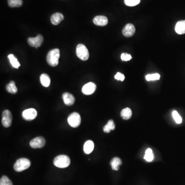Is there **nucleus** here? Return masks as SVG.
I'll list each match as a JSON object with an SVG mask.
<instances>
[{
  "mask_svg": "<svg viewBox=\"0 0 185 185\" xmlns=\"http://www.w3.org/2000/svg\"><path fill=\"white\" fill-rule=\"evenodd\" d=\"M60 56V51L58 48L49 51L46 57V60L49 65L53 67L56 66L58 64Z\"/></svg>",
  "mask_w": 185,
  "mask_h": 185,
  "instance_id": "f257e3e1",
  "label": "nucleus"
},
{
  "mask_svg": "<svg viewBox=\"0 0 185 185\" xmlns=\"http://www.w3.org/2000/svg\"><path fill=\"white\" fill-rule=\"evenodd\" d=\"M70 164V158L65 155H60L54 158V165L59 168H66L69 167Z\"/></svg>",
  "mask_w": 185,
  "mask_h": 185,
  "instance_id": "f03ea898",
  "label": "nucleus"
},
{
  "mask_svg": "<svg viewBox=\"0 0 185 185\" xmlns=\"http://www.w3.org/2000/svg\"><path fill=\"white\" fill-rule=\"evenodd\" d=\"M31 162L29 159L22 158L18 159L14 166L15 171L22 172L27 169L31 166Z\"/></svg>",
  "mask_w": 185,
  "mask_h": 185,
  "instance_id": "7ed1b4c3",
  "label": "nucleus"
},
{
  "mask_svg": "<svg viewBox=\"0 0 185 185\" xmlns=\"http://www.w3.org/2000/svg\"><path fill=\"white\" fill-rule=\"evenodd\" d=\"M76 55L77 57L83 61L87 60L89 58V53L87 48L84 45L79 44L77 46Z\"/></svg>",
  "mask_w": 185,
  "mask_h": 185,
  "instance_id": "20e7f679",
  "label": "nucleus"
},
{
  "mask_svg": "<svg viewBox=\"0 0 185 185\" xmlns=\"http://www.w3.org/2000/svg\"><path fill=\"white\" fill-rule=\"evenodd\" d=\"M67 121L71 127L73 128H77L81 124L80 115L77 112H74L69 115L67 118Z\"/></svg>",
  "mask_w": 185,
  "mask_h": 185,
  "instance_id": "39448f33",
  "label": "nucleus"
},
{
  "mask_svg": "<svg viewBox=\"0 0 185 185\" xmlns=\"http://www.w3.org/2000/svg\"><path fill=\"white\" fill-rule=\"evenodd\" d=\"M12 115L9 111L5 110L3 111L2 123L4 127L5 128L11 127L12 123Z\"/></svg>",
  "mask_w": 185,
  "mask_h": 185,
  "instance_id": "423d86ee",
  "label": "nucleus"
},
{
  "mask_svg": "<svg viewBox=\"0 0 185 185\" xmlns=\"http://www.w3.org/2000/svg\"><path fill=\"white\" fill-rule=\"evenodd\" d=\"M28 43L30 46L34 48H38L41 45L43 42V38L42 36L38 35L35 38L30 37L28 39Z\"/></svg>",
  "mask_w": 185,
  "mask_h": 185,
  "instance_id": "0eeeda50",
  "label": "nucleus"
},
{
  "mask_svg": "<svg viewBox=\"0 0 185 185\" xmlns=\"http://www.w3.org/2000/svg\"><path fill=\"white\" fill-rule=\"evenodd\" d=\"M37 112L35 109H26L22 113L23 118L27 121L34 120L37 117Z\"/></svg>",
  "mask_w": 185,
  "mask_h": 185,
  "instance_id": "6e6552de",
  "label": "nucleus"
},
{
  "mask_svg": "<svg viewBox=\"0 0 185 185\" xmlns=\"http://www.w3.org/2000/svg\"><path fill=\"white\" fill-rule=\"evenodd\" d=\"M45 145V140L42 137H37L30 141V145L32 148H42Z\"/></svg>",
  "mask_w": 185,
  "mask_h": 185,
  "instance_id": "1a4fd4ad",
  "label": "nucleus"
},
{
  "mask_svg": "<svg viewBox=\"0 0 185 185\" xmlns=\"http://www.w3.org/2000/svg\"><path fill=\"white\" fill-rule=\"evenodd\" d=\"M96 89V86L93 82L87 83L83 86L82 92L84 95H91L95 92Z\"/></svg>",
  "mask_w": 185,
  "mask_h": 185,
  "instance_id": "9d476101",
  "label": "nucleus"
},
{
  "mask_svg": "<svg viewBox=\"0 0 185 185\" xmlns=\"http://www.w3.org/2000/svg\"><path fill=\"white\" fill-rule=\"evenodd\" d=\"M135 32V27L132 24H127L123 30V34L125 37H132Z\"/></svg>",
  "mask_w": 185,
  "mask_h": 185,
  "instance_id": "9b49d317",
  "label": "nucleus"
},
{
  "mask_svg": "<svg viewBox=\"0 0 185 185\" xmlns=\"http://www.w3.org/2000/svg\"><path fill=\"white\" fill-rule=\"evenodd\" d=\"M93 22L97 26H104L107 25L108 20L106 16L98 15L94 18Z\"/></svg>",
  "mask_w": 185,
  "mask_h": 185,
  "instance_id": "f8f14e48",
  "label": "nucleus"
},
{
  "mask_svg": "<svg viewBox=\"0 0 185 185\" xmlns=\"http://www.w3.org/2000/svg\"><path fill=\"white\" fill-rule=\"evenodd\" d=\"M63 100L66 106H72L75 103V99L73 95L69 93H64L62 95Z\"/></svg>",
  "mask_w": 185,
  "mask_h": 185,
  "instance_id": "ddd939ff",
  "label": "nucleus"
},
{
  "mask_svg": "<svg viewBox=\"0 0 185 185\" xmlns=\"http://www.w3.org/2000/svg\"><path fill=\"white\" fill-rule=\"evenodd\" d=\"M64 19V16L62 14L57 12L53 14L51 17V23L54 25H57Z\"/></svg>",
  "mask_w": 185,
  "mask_h": 185,
  "instance_id": "4468645a",
  "label": "nucleus"
},
{
  "mask_svg": "<svg viewBox=\"0 0 185 185\" xmlns=\"http://www.w3.org/2000/svg\"><path fill=\"white\" fill-rule=\"evenodd\" d=\"M175 31L179 35L185 34V20H182L176 23L175 27Z\"/></svg>",
  "mask_w": 185,
  "mask_h": 185,
  "instance_id": "2eb2a0df",
  "label": "nucleus"
},
{
  "mask_svg": "<svg viewBox=\"0 0 185 185\" xmlns=\"http://www.w3.org/2000/svg\"><path fill=\"white\" fill-rule=\"evenodd\" d=\"M94 148V144L92 141H86L83 146V151L86 154H89L92 153Z\"/></svg>",
  "mask_w": 185,
  "mask_h": 185,
  "instance_id": "dca6fc26",
  "label": "nucleus"
},
{
  "mask_svg": "<svg viewBox=\"0 0 185 185\" xmlns=\"http://www.w3.org/2000/svg\"><path fill=\"white\" fill-rule=\"evenodd\" d=\"M110 165L113 170L118 171L120 169V166L122 165V161L120 158L116 157L113 158L111 161Z\"/></svg>",
  "mask_w": 185,
  "mask_h": 185,
  "instance_id": "f3484780",
  "label": "nucleus"
},
{
  "mask_svg": "<svg viewBox=\"0 0 185 185\" xmlns=\"http://www.w3.org/2000/svg\"><path fill=\"white\" fill-rule=\"evenodd\" d=\"M40 82L44 87H48L51 83V79L49 76L46 74H42L40 76Z\"/></svg>",
  "mask_w": 185,
  "mask_h": 185,
  "instance_id": "a211bd4d",
  "label": "nucleus"
},
{
  "mask_svg": "<svg viewBox=\"0 0 185 185\" xmlns=\"http://www.w3.org/2000/svg\"><path fill=\"white\" fill-rule=\"evenodd\" d=\"M6 89L8 93L13 94L17 93L18 92V89L15 86V82L14 81H11L9 84L6 85Z\"/></svg>",
  "mask_w": 185,
  "mask_h": 185,
  "instance_id": "6ab92c4d",
  "label": "nucleus"
},
{
  "mask_svg": "<svg viewBox=\"0 0 185 185\" xmlns=\"http://www.w3.org/2000/svg\"><path fill=\"white\" fill-rule=\"evenodd\" d=\"M132 115V112L130 108L127 107L123 109L120 113V115L124 120H128L131 118Z\"/></svg>",
  "mask_w": 185,
  "mask_h": 185,
  "instance_id": "aec40b11",
  "label": "nucleus"
},
{
  "mask_svg": "<svg viewBox=\"0 0 185 185\" xmlns=\"http://www.w3.org/2000/svg\"><path fill=\"white\" fill-rule=\"evenodd\" d=\"M115 128V124L113 120H110L107 122V124L103 127V131L105 133H109L112 130H114Z\"/></svg>",
  "mask_w": 185,
  "mask_h": 185,
  "instance_id": "412c9836",
  "label": "nucleus"
},
{
  "mask_svg": "<svg viewBox=\"0 0 185 185\" xmlns=\"http://www.w3.org/2000/svg\"><path fill=\"white\" fill-rule=\"evenodd\" d=\"M8 58L9 59V61L13 67L15 69H18L19 67H20V63L19 62L18 59L12 54L9 55Z\"/></svg>",
  "mask_w": 185,
  "mask_h": 185,
  "instance_id": "4be33fe9",
  "label": "nucleus"
},
{
  "mask_svg": "<svg viewBox=\"0 0 185 185\" xmlns=\"http://www.w3.org/2000/svg\"><path fill=\"white\" fill-rule=\"evenodd\" d=\"M144 159L148 162H151L153 161L154 159V155H153L152 150L151 149L148 148L145 151Z\"/></svg>",
  "mask_w": 185,
  "mask_h": 185,
  "instance_id": "5701e85b",
  "label": "nucleus"
},
{
  "mask_svg": "<svg viewBox=\"0 0 185 185\" xmlns=\"http://www.w3.org/2000/svg\"><path fill=\"white\" fill-rule=\"evenodd\" d=\"M8 3L11 7H19L23 4L22 0H8Z\"/></svg>",
  "mask_w": 185,
  "mask_h": 185,
  "instance_id": "b1692460",
  "label": "nucleus"
},
{
  "mask_svg": "<svg viewBox=\"0 0 185 185\" xmlns=\"http://www.w3.org/2000/svg\"><path fill=\"white\" fill-rule=\"evenodd\" d=\"M160 77H161L160 75L158 73L149 74L145 76V79L148 81L158 80H159Z\"/></svg>",
  "mask_w": 185,
  "mask_h": 185,
  "instance_id": "393cba45",
  "label": "nucleus"
},
{
  "mask_svg": "<svg viewBox=\"0 0 185 185\" xmlns=\"http://www.w3.org/2000/svg\"><path fill=\"white\" fill-rule=\"evenodd\" d=\"M0 185H13L7 176H3L0 179Z\"/></svg>",
  "mask_w": 185,
  "mask_h": 185,
  "instance_id": "a878e982",
  "label": "nucleus"
},
{
  "mask_svg": "<svg viewBox=\"0 0 185 185\" xmlns=\"http://www.w3.org/2000/svg\"><path fill=\"white\" fill-rule=\"evenodd\" d=\"M172 116H173V119L178 124H180L182 122V118L181 116L178 113V112L176 111H174L172 112Z\"/></svg>",
  "mask_w": 185,
  "mask_h": 185,
  "instance_id": "bb28decb",
  "label": "nucleus"
},
{
  "mask_svg": "<svg viewBox=\"0 0 185 185\" xmlns=\"http://www.w3.org/2000/svg\"><path fill=\"white\" fill-rule=\"evenodd\" d=\"M141 0H124V3L127 6H134L139 4Z\"/></svg>",
  "mask_w": 185,
  "mask_h": 185,
  "instance_id": "cd10ccee",
  "label": "nucleus"
},
{
  "mask_svg": "<svg viewBox=\"0 0 185 185\" xmlns=\"http://www.w3.org/2000/svg\"><path fill=\"white\" fill-rule=\"evenodd\" d=\"M132 59V56L131 55L127 54V53H123L121 55V59L124 61H128L131 60Z\"/></svg>",
  "mask_w": 185,
  "mask_h": 185,
  "instance_id": "c85d7f7f",
  "label": "nucleus"
},
{
  "mask_svg": "<svg viewBox=\"0 0 185 185\" xmlns=\"http://www.w3.org/2000/svg\"><path fill=\"white\" fill-rule=\"evenodd\" d=\"M115 79L117 80H120V81H123L124 80L125 77L123 75V74L120 73H117L115 75Z\"/></svg>",
  "mask_w": 185,
  "mask_h": 185,
  "instance_id": "c756f323",
  "label": "nucleus"
}]
</instances>
